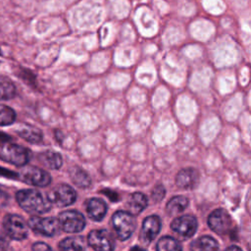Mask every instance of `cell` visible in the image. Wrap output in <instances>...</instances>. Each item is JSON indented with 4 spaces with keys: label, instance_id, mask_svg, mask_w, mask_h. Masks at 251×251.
Instances as JSON below:
<instances>
[{
    "label": "cell",
    "instance_id": "6da1fadb",
    "mask_svg": "<svg viewBox=\"0 0 251 251\" xmlns=\"http://www.w3.org/2000/svg\"><path fill=\"white\" fill-rule=\"evenodd\" d=\"M16 199L19 205L32 215L44 214L50 211L52 204L47 196H43L35 189H23L17 192Z\"/></svg>",
    "mask_w": 251,
    "mask_h": 251
},
{
    "label": "cell",
    "instance_id": "7a4b0ae2",
    "mask_svg": "<svg viewBox=\"0 0 251 251\" xmlns=\"http://www.w3.org/2000/svg\"><path fill=\"white\" fill-rule=\"evenodd\" d=\"M0 158L7 163L22 167L29 161L30 151L24 146L6 141L0 146Z\"/></svg>",
    "mask_w": 251,
    "mask_h": 251
},
{
    "label": "cell",
    "instance_id": "3957f363",
    "mask_svg": "<svg viewBox=\"0 0 251 251\" xmlns=\"http://www.w3.org/2000/svg\"><path fill=\"white\" fill-rule=\"evenodd\" d=\"M2 227L6 235L15 240H23L28 233L26 223L18 215H7L3 220Z\"/></svg>",
    "mask_w": 251,
    "mask_h": 251
},
{
    "label": "cell",
    "instance_id": "277c9868",
    "mask_svg": "<svg viewBox=\"0 0 251 251\" xmlns=\"http://www.w3.org/2000/svg\"><path fill=\"white\" fill-rule=\"evenodd\" d=\"M113 226L121 240L127 239L135 228V220L133 215L126 211H118L112 218Z\"/></svg>",
    "mask_w": 251,
    "mask_h": 251
},
{
    "label": "cell",
    "instance_id": "5b68a950",
    "mask_svg": "<svg viewBox=\"0 0 251 251\" xmlns=\"http://www.w3.org/2000/svg\"><path fill=\"white\" fill-rule=\"evenodd\" d=\"M49 202L58 207H66L73 204L76 199V193L68 184H58L46 195Z\"/></svg>",
    "mask_w": 251,
    "mask_h": 251
},
{
    "label": "cell",
    "instance_id": "8992f818",
    "mask_svg": "<svg viewBox=\"0 0 251 251\" xmlns=\"http://www.w3.org/2000/svg\"><path fill=\"white\" fill-rule=\"evenodd\" d=\"M60 227L66 232H78L85 226V219L83 215L77 211L68 210L64 211L59 216Z\"/></svg>",
    "mask_w": 251,
    "mask_h": 251
},
{
    "label": "cell",
    "instance_id": "52a82bcc",
    "mask_svg": "<svg viewBox=\"0 0 251 251\" xmlns=\"http://www.w3.org/2000/svg\"><path fill=\"white\" fill-rule=\"evenodd\" d=\"M27 225L32 230L45 236H53L57 234L60 229L59 220L54 217L41 218L33 216L28 220Z\"/></svg>",
    "mask_w": 251,
    "mask_h": 251
},
{
    "label": "cell",
    "instance_id": "ba28073f",
    "mask_svg": "<svg viewBox=\"0 0 251 251\" xmlns=\"http://www.w3.org/2000/svg\"><path fill=\"white\" fill-rule=\"evenodd\" d=\"M18 176V178L24 182L35 186L43 187L51 182V176L47 172L33 166H28L23 169Z\"/></svg>",
    "mask_w": 251,
    "mask_h": 251
},
{
    "label": "cell",
    "instance_id": "9c48e42d",
    "mask_svg": "<svg viewBox=\"0 0 251 251\" xmlns=\"http://www.w3.org/2000/svg\"><path fill=\"white\" fill-rule=\"evenodd\" d=\"M208 225L218 234L227 233L232 227V220L225 209H216L208 218Z\"/></svg>",
    "mask_w": 251,
    "mask_h": 251
},
{
    "label": "cell",
    "instance_id": "30bf717a",
    "mask_svg": "<svg viewBox=\"0 0 251 251\" xmlns=\"http://www.w3.org/2000/svg\"><path fill=\"white\" fill-rule=\"evenodd\" d=\"M88 244L95 251H114L115 240L106 229H94L88 234Z\"/></svg>",
    "mask_w": 251,
    "mask_h": 251
},
{
    "label": "cell",
    "instance_id": "8fae6325",
    "mask_svg": "<svg viewBox=\"0 0 251 251\" xmlns=\"http://www.w3.org/2000/svg\"><path fill=\"white\" fill-rule=\"evenodd\" d=\"M171 227L180 237L189 238L194 235L197 229V220L188 215L177 217L172 222Z\"/></svg>",
    "mask_w": 251,
    "mask_h": 251
},
{
    "label": "cell",
    "instance_id": "7c38bea8",
    "mask_svg": "<svg viewBox=\"0 0 251 251\" xmlns=\"http://www.w3.org/2000/svg\"><path fill=\"white\" fill-rule=\"evenodd\" d=\"M161 228V219L156 216H149L144 219L141 232L139 235L140 241L144 244H149L155 239Z\"/></svg>",
    "mask_w": 251,
    "mask_h": 251
},
{
    "label": "cell",
    "instance_id": "4fadbf2b",
    "mask_svg": "<svg viewBox=\"0 0 251 251\" xmlns=\"http://www.w3.org/2000/svg\"><path fill=\"white\" fill-rule=\"evenodd\" d=\"M199 179V175L198 172L192 168L188 169H183L178 172L176 182L177 186L185 189L193 188L197 185Z\"/></svg>",
    "mask_w": 251,
    "mask_h": 251
},
{
    "label": "cell",
    "instance_id": "5bb4252c",
    "mask_svg": "<svg viewBox=\"0 0 251 251\" xmlns=\"http://www.w3.org/2000/svg\"><path fill=\"white\" fill-rule=\"evenodd\" d=\"M86 212L90 219L99 222L104 218L107 212V205L103 200L91 198L86 201Z\"/></svg>",
    "mask_w": 251,
    "mask_h": 251
},
{
    "label": "cell",
    "instance_id": "9a60e30c",
    "mask_svg": "<svg viewBox=\"0 0 251 251\" xmlns=\"http://www.w3.org/2000/svg\"><path fill=\"white\" fill-rule=\"evenodd\" d=\"M86 241L82 236H71L62 240L59 251H85Z\"/></svg>",
    "mask_w": 251,
    "mask_h": 251
},
{
    "label": "cell",
    "instance_id": "2e32d148",
    "mask_svg": "<svg viewBox=\"0 0 251 251\" xmlns=\"http://www.w3.org/2000/svg\"><path fill=\"white\" fill-rule=\"evenodd\" d=\"M191 251H219V244L216 239L209 235L201 236L192 241L190 245Z\"/></svg>",
    "mask_w": 251,
    "mask_h": 251
},
{
    "label": "cell",
    "instance_id": "e0dca14e",
    "mask_svg": "<svg viewBox=\"0 0 251 251\" xmlns=\"http://www.w3.org/2000/svg\"><path fill=\"white\" fill-rule=\"evenodd\" d=\"M38 159L45 167L53 170L60 169L63 164L62 156L58 152L51 151V150L40 153L38 156Z\"/></svg>",
    "mask_w": 251,
    "mask_h": 251
},
{
    "label": "cell",
    "instance_id": "ac0fdd59",
    "mask_svg": "<svg viewBox=\"0 0 251 251\" xmlns=\"http://www.w3.org/2000/svg\"><path fill=\"white\" fill-rule=\"evenodd\" d=\"M148 200L147 197L141 192L133 193L128 200V210L131 215L140 214L147 206Z\"/></svg>",
    "mask_w": 251,
    "mask_h": 251
},
{
    "label": "cell",
    "instance_id": "d6986e66",
    "mask_svg": "<svg viewBox=\"0 0 251 251\" xmlns=\"http://www.w3.org/2000/svg\"><path fill=\"white\" fill-rule=\"evenodd\" d=\"M188 205V199L184 196L177 195L173 197L166 206L167 213L171 216H175L182 212Z\"/></svg>",
    "mask_w": 251,
    "mask_h": 251
},
{
    "label": "cell",
    "instance_id": "ffe728a7",
    "mask_svg": "<svg viewBox=\"0 0 251 251\" xmlns=\"http://www.w3.org/2000/svg\"><path fill=\"white\" fill-rule=\"evenodd\" d=\"M17 132L22 138L31 143H38L42 139V132L35 126H25L19 128Z\"/></svg>",
    "mask_w": 251,
    "mask_h": 251
},
{
    "label": "cell",
    "instance_id": "44dd1931",
    "mask_svg": "<svg viewBox=\"0 0 251 251\" xmlns=\"http://www.w3.org/2000/svg\"><path fill=\"white\" fill-rule=\"evenodd\" d=\"M70 176L73 182L78 187L85 188V187H88L91 183L90 177L88 176L87 173L84 172L81 168L74 167L70 172Z\"/></svg>",
    "mask_w": 251,
    "mask_h": 251
},
{
    "label": "cell",
    "instance_id": "7402d4cb",
    "mask_svg": "<svg viewBox=\"0 0 251 251\" xmlns=\"http://www.w3.org/2000/svg\"><path fill=\"white\" fill-rule=\"evenodd\" d=\"M157 251H182V248L179 242L171 237V236H163L161 237L156 245Z\"/></svg>",
    "mask_w": 251,
    "mask_h": 251
},
{
    "label": "cell",
    "instance_id": "603a6c76",
    "mask_svg": "<svg viewBox=\"0 0 251 251\" xmlns=\"http://www.w3.org/2000/svg\"><path fill=\"white\" fill-rule=\"evenodd\" d=\"M16 87L12 81L0 77V100H8L15 96Z\"/></svg>",
    "mask_w": 251,
    "mask_h": 251
},
{
    "label": "cell",
    "instance_id": "cb8c5ba5",
    "mask_svg": "<svg viewBox=\"0 0 251 251\" xmlns=\"http://www.w3.org/2000/svg\"><path fill=\"white\" fill-rule=\"evenodd\" d=\"M16 120L15 111L9 106L0 104V126H9Z\"/></svg>",
    "mask_w": 251,
    "mask_h": 251
},
{
    "label": "cell",
    "instance_id": "d4e9b609",
    "mask_svg": "<svg viewBox=\"0 0 251 251\" xmlns=\"http://www.w3.org/2000/svg\"><path fill=\"white\" fill-rule=\"evenodd\" d=\"M166 195V189L163 185H156L152 191V197L155 201H161Z\"/></svg>",
    "mask_w": 251,
    "mask_h": 251
},
{
    "label": "cell",
    "instance_id": "484cf974",
    "mask_svg": "<svg viewBox=\"0 0 251 251\" xmlns=\"http://www.w3.org/2000/svg\"><path fill=\"white\" fill-rule=\"evenodd\" d=\"M9 199H10V196L7 190L0 185V208L6 206L9 202Z\"/></svg>",
    "mask_w": 251,
    "mask_h": 251
},
{
    "label": "cell",
    "instance_id": "4316f807",
    "mask_svg": "<svg viewBox=\"0 0 251 251\" xmlns=\"http://www.w3.org/2000/svg\"><path fill=\"white\" fill-rule=\"evenodd\" d=\"M101 193H103L104 195H106L110 200H112L113 202H116V201H119L120 197H119V194L117 192H115L114 190L112 189H109V188H104L101 190Z\"/></svg>",
    "mask_w": 251,
    "mask_h": 251
},
{
    "label": "cell",
    "instance_id": "83f0119b",
    "mask_svg": "<svg viewBox=\"0 0 251 251\" xmlns=\"http://www.w3.org/2000/svg\"><path fill=\"white\" fill-rule=\"evenodd\" d=\"M32 251H52V249L44 242H36L32 245Z\"/></svg>",
    "mask_w": 251,
    "mask_h": 251
},
{
    "label": "cell",
    "instance_id": "f1b7e54d",
    "mask_svg": "<svg viewBox=\"0 0 251 251\" xmlns=\"http://www.w3.org/2000/svg\"><path fill=\"white\" fill-rule=\"evenodd\" d=\"M0 175L1 176H4L6 177H12V178H18V174L16 173H13L9 170H6V169H3V168H0Z\"/></svg>",
    "mask_w": 251,
    "mask_h": 251
},
{
    "label": "cell",
    "instance_id": "f546056e",
    "mask_svg": "<svg viewBox=\"0 0 251 251\" xmlns=\"http://www.w3.org/2000/svg\"><path fill=\"white\" fill-rule=\"evenodd\" d=\"M8 246V239L7 236L0 239V251H7Z\"/></svg>",
    "mask_w": 251,
    "mask_h": 251
},
{
    "label": "cell",
    "instance_id": "4dcf8cb0",
    "mask_svg": "<svg viewBox=\"0 0 251 251\" xmlns=\"http://www.w3.org/2000/svg\"><path fill=\"white\" fill-rule=\"evenodd\" d=\"M10 140H11V138L9 135L0 131V142H6V141H10Z\"/></svg>",
    "mask_w": 251,
    "mask_h": 251
},
{
    "label": "cell",
    "instance_id": "1f68e13d",
    "mask_svg": "<svg viewBox=\"0 0 251 251\" xmlns=\"http://www.w3.org/2000/svg\"><path fill=\"white\" fill-rule=\"evenodd\" d=\"M226 251H242L239 247L235 246V245H232V246H229Z\"/></svg>",
    "mask_w": 251,
    "mask_h": 251
},
{
    "label": "cell",
    "instance_id": "d6a6232c",
    "mask_svg": "<svg viewBox=\"0 0 251 251\" xmlns=\"http://www.w3.org/2000/svg\"><path fill=\"white\" fill-rule=\"evenodd\" d=\"M130 251H146L144 248L139 247V246H133L130 248Z\"/></svg>",
    "mask_w": 251,
    "mask_h": 251
}]
</instances>
